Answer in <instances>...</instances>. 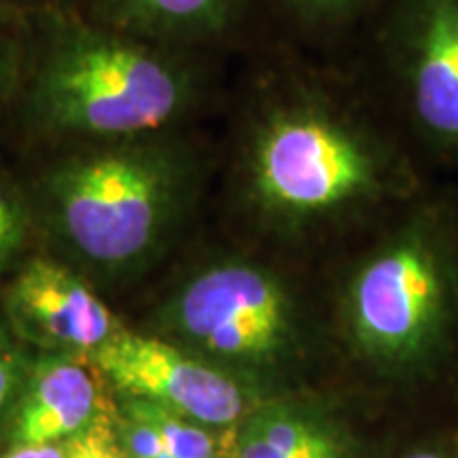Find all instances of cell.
Masks as SVG:
<instances>
[{"label":"cell","instance_id":"cell-19","mask_svg":"<svg viewBox=\"0 0 458 458\" xmlns=\"http://www.w3.org/2000/svg\"><path fill=\"white\" fill-rule=\"evenodd\" d=\"M4 458H68V444H15Z\"/></svg>","mask_w":458,"mask_h":458},{"label":"cell","instance_id":"cell-6","mask_svg":"<svg viewBox=\"0 0 458 458\" xmlns=\"http://www.w3.org/2000/svg\"><path fill=\"white\" fill-rule=\"evenodd\" d=\"M291 283L272 263L221 255L193 270L176 293L182 331L206 351L227 359L270 360L295 335Z\"/></svg>","mask_w":458,"mask_h":458},{"label":"cell","instance_id":"cell-21","mask_svg":"<svg viewBox=\"0 0 458 458\" xmlns=\"http://www.w3.org/2000/svg\"><path fill=\"white\" fill-rule=\"evenodd\" d=\"M17 380V369H15V359L7 348L0 346V411L4 410V405L9 403L11 393L15 388Z\"/></svg>","mask_w":458,"mask_h":458},{"label":"cell","instance_id":"cell-14","mask_svg":"<svg viewBox=\"0 0 458 458\" xmlns=\"http://www.w3.org/2000/svg\"><path fill=\"white\" fill-rule=\"evenodd\" d=\"M28 13L0 3V145L7 136L26 60Z\"/></svg>","mask_w":458,"mask_h":458},{"label":"cell","instance_id":"cell-16","mask_svg":"<svg viewBox=\"0 0 458 458\" xmlns=\"http://www.w3.org/2000/svg\"><path fill=\"white\" fill-rule=\"evenodd\" d=\"M123 444L130 458H174L151 427L131 416L123 425Z\"/></svg>","mask_w":458,"mask_h":458},{"label":"cell","instance_id":"cell-8","mask_svg":"<svg viewBox=\"0 0 458 458\" xmlns=\"http://www.w3.org/2000/svg\"><path fill=\"white\" fill-rule=\"evenodd\" d=\"M79 9L139 37L232 57L263 41L259 0H85Z\"/></svg>","mask_w":458,"mask_h":458},{"label":"cell","instance_id":"cell-20","mask_svg":"<svg viewBox=\"0 0 458 458\" xmlns=\"http://www.w3.org/2000/svg\"><path fill=\"white\" fill-rule=\"evenodd\" d=\"M0 3L21 13H41L55 9H79L85 0H0Z\"/></svg>","mask_w":458,"mask_h":458},{"label":"cell","instance_id":"cell-18","mask_svg":"<svg viewBox=\"0 0 458 458\" xmlns=\"http://www.w3.org/2000/svg\"><path fill=\"white\" fill-rule=\"evenodd\" d=\"M68 458H125L105 427H91L68 444Z\"/></svg>","mask_w":458,"mask_h":458},{"label":"cell","instance_id":"cell-3","mask_svg":"<svg viewBox=\"0 0 458 458\" xmlns=\"http://www.w3.org/2000/svg\"><path fill=\"white\" fill-rule=\"evenodd\" d=\"M9 153L32 219L38 216L77 261L125 270L170 242L216 165V130L213 125Z\"/></svg>","mask_w":458,"mask_h":458},{"label":"cell","instance_id":"cell-13","mask_svg":"<svg viewBox=\"0 0 458 458\" xmlns=\"http://www.w3.org/2000/svg\"><path fill=\"white\" fill-rule=\"evenodd\" d=\"M128 416L151 427L174 458H216V439L213 433L179 411L148 399L134 397L128 403Z\"/></svg>","mask_w":458,"mask_h":458},{"label":"cell","instance_id":"cell-10","mask_svg":"<svg viewBox=\"0 0 458 458\" xmlns=\"http://www.w3.org/2000/svg\"><path fill=\"white\" fill-rule=\"evenodd\" d=\"M100 410L98 385L71 360L43 363L15 416V444H60L91 428Z\"/></svg>","mask_w":458,"mask_h":458},{"label":"cell","instance_id":"cell-7","mask_svg":"<svg viewBox=\"0 0 458 458\" xmlns=\"http://www.w3.org/2000/svg\"><path fill=\"white\" fill-rule=\"evenodd\" d=\"M91 357L114 386L198 425L232 427L246 411V394L236 380L157 337L113 334Z\"/></svg>","mask_w":458,"mask_h":458},{"label":"cell","instance_id":"cell-2","mask_svg":"<svg viewBox=\"0 0 458 458\" xmlns=\"http://www.w3.org/2000/svg\"><path fill=\"white\" fill-rule=\"evenodd\" d=\"M102 24L81 9L28 13L9 151L213 128L232 62Z\"/></svg>","mask_w":458,"mask_h":458},{"label":"cell","instance_id":"cell-1","mask_svg":"<svg viewBox=\"0 0 458 458\" xmlns=\"http://www.w3.org/2000/svg\"><path fill=\"white\" fill-rule=\"evenodd\" d=\"M219 122L216 156L238 202L284 244L376 227L425 189V164L351 60L257 43Z\"/></svg>","mask_w":458,"mask_h":458},{"label":"cell","instance_id":"cell-11","mask_svg":"<svg viewBox=\"0 0 458 458\" xmlns=\"http://www.w3.org/2000/svg\"><path fill=\"white\" fill-rule=\"evenodd\" d=\"M385 0H259L263 41L346 60Z\"/></svg>","mask_w":458,"mask_h":458},{"label":"cell","instance_id":"cell-9","mask_svg":"<svg viewBox=\"0 0 458 458\" xmlns=\"http://www.w3.org/2000/svg\"><path fill=\"white\" fill-rule=\"evenodd\" d=\"M11 308L51 340L94 351L114 334V317L77 267L54 255H32L9 283Z\"/></svg>","mask_w":458,"mask_h":458},{"label":"cell","instance_id":"cell-4","mask_svg":"<svg viewBox=\"0 0 458 458\" xmlns=\"http://www.w3.org/2000/svg\"><path fill=\"white\" fill-rule=\"evenodd\" d=\"M337 300L374 369L408 377L437 365L458 329V206L422 189L394 210L344 267Z\"/></svg>","mask_w":458,"mask_h":458},{"label":"cell","instance_id":"cell-17","mask_svg":"<svg viewBox=\"0 0 458 458\" xmlns=\"http://www.w3.org/2000/svg\"><path fill=\"white\" fill-rule=\"evenodd\" d=\"M295 458H348V442L334 422L320 418Z\"/></svg>","mask_w":458,"mask_h":458},{"label":"cell","instance_id":"cell-12","mask_svg":"<svg viewBox=\"0 0 458 458\" xmlns=\"http://www.w3.org/2000/svg\"><path fill=\"white\" fill-rule=\"evenodd\" d=\"M320 418L276 405L250 418L238 437V458H295Z\"/></svg>","mask_w":458,"mask_h":458},{"label":"cell","instance_id":"cell-5","mask_svg":"<svg viewBox=\"0 0 458 458\" xmlns=\"http://www.w3.org/2000/svg\"><path fill=\"white\" fill-rule=\"evenodd\" d=\"M346 60L422 164L458 168V0H385Z\"/></svg>","mask_w":458,"mask_h":458},{"label":"cell","instance_id":"cell-22","mask_svg":"<svg viewBox=\"0 0 458 458\" xmlns=\"http://www.w3.org/2000/svg\"><path fill=\"white\" fill-rule=\"evenodd\" d=\"M401 458H445V456L439 454V452H433V450H418V452H411V454H405Z\"/></svg>","mask_w":458,"mask_h":458},{"label":"cell","instance_id":"cell-15","mask_svg":"<svg viewBox=\"0 0 458 458\" xmlns=\"http://www.w3.org/2000/svg\"><path fill=\"white\" fill-rule=\"evenodd\" d=\"M7 148L0 145V267L9 266L26 242L32 213L20 170L4 162Z\"/></svg>","mask_w":458,"mask_h":458}]
</instances>
